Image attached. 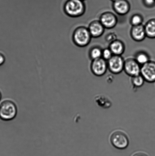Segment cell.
<instances>
[{
  "mask_svg": "<svg viewBox=\"0 0 155 156\" xmlns=\"http://www.w3.org/2000/svg\"><path fill=\"white\" fill-rule=\"evenodd\" d=\"M145 81V79L140 74L132 77L131 79L132 84L134 88L137 89L143 86Z\"/></svg>",
  "mask_w": 155,
  "mask_h": 156,
  "instance_id": "obj_18",
  "label": "cell"
},
{
  "mask_svg": "<svg viewBox=\"0 0 155 156\" xmlns=\"http://www.w3.org/2000/svg\"><path fill=\"white\" fill-rule=\"evenodd\" d=\"M143 3L145 7L152 8L155 6V0H142Z\"/></svg>",
  "mask_w": 155,
  "mask_h": 156,
  "instance_id": "obj_21",
  "label": "cell"
},
{
  "mask_svg": "<svg viewBox=\"0 0 155 156\" xmlns=\"http://www.w3.org/2000/svg\"><path fill=\"white\" fill-rule=\"evenodd\" d=\"M103 50L98 47L91 48L89 51V56L92 60L100 58L102 57Z\"/></svg>",
  "mask_w": 155,
  "mask_h": 156,
  "instance_id": "obj_17",
  "label": "cell"
},
{
  "mask_svg": "<svg viewBox=\"0 0 155 156\" xmlns=\"http://www.w3.org/2000/svg\"><path fill=\"white\" fill-rule=\"evenodd\" d=\"M112 7L115 13L120 16H124L130 12V5L127 0H118L113 2Z\"/></svg>",
  "mask_w": 155,
  "mask_h": 156,
  "instance_id": "obj_10",
  "label": "cell"
},
{
  "mask_svg": "<svg viewBox=\"0 0 155 156\" xmlns=\"http://www.w3.org/2000/svg\"><path fill=\"white\" fill-rule=\"evenodd\" d=\"M141 66L135 58H129L125 60L124 71L131 77L140 74Z\"/></svg>",
  "mask_w": 155,
  "mask_h": 156,
  "instance_id": "obj_8",
  "label": "cell"
},
{
  "mask_svg": "<svg viewBox=\"0 0 155 156\" xmlns=\"http://www.w3.org/2000/svg\"><path fill=\"white\" fill-rule=\"evenodd\" d=\"M91 71L94 75L101 77L106 74L108 69L107 61L103 58L92 60L90 66Z\"/></svg>",
  "mask_w": 155,
  "mask_h": 156,
  "instance_id": "obj_6",
  "label": "cell"
},
{
  "mask_svg": "<svg viewBox=\"0 0 155 156\" xmlns=\"http://www.w3.org/2000/svg\"><path fill=\"white\" fill-rule=\"evenodd\" d=\"M17 113L15 104L10 100H5L0 105V119L4 121H10L15 118Z\"/></svg>",
  "mask_w": 155,
  "mask_h": 156,
  "instance_id": "obj_4",
  "label": "cell"
},
{
  "mask_svg": "<svg viewBox=\"0 0 155 156\" xmlns=\"http://www.w3.org/2000/svg\"><path fill=\"white\" fill-rule=\"evenodd\" d=\"M95 102L97 105L103 108H107L111 106L112 103L108 98L104 95L97 96L95 98Z\"/></svg>",
  "mask_w": 155,
  "mask_h": 156,
  "instance_id": "obj_15",
  "label": "cell"
},
{
  "mask_svg": "<svg viewBox=\"0 0 155 156\" xmlns=\"http://www.w3.org/2000/svg\"><path fill=\"white\" fill-rule=\"evenodd\" d=\"M132 156H149L148 154L146 153L139 151V152L135 153Z\"/></svg>",
  "mask_w": 155,
  "mask_h": 156,
  "instance_id": "obj_22",
  "label": "cell"
},
{
  "mask_svg": "<svg viewBox=\"0 0 155 156\" xmlns=\"http://www.w3.org/2000/svg\"><path fill=\"white\" fill-rule=\"evenodd\" d=\"M143 18L142 15L139 14L133 15L130 20V23L132 26H136L143 24Z\"/></svg>",
  "mask_w": 155,
  "mask_h": 156,
  "instance_id": "obj_19",
  "label": "cell"
},
{
  "mask_svg": "<svg viewBox=\"0 0 155 156\" xmlns=\"http://www.w3.org/2000/svg\"><path fill=\"white\" fill-rule=\"evenodd\" d=\"M110 140L114 147L119 150L125 149L130 144V140L127 134L122 130H117L111 134Z\"/></svg>",
  "mask_w": 155,
  "mask_h": 156,
  "instance_id": "obj_3",
  "label": "cell"
},
{
  "mask_svg": "<svg viewBox=\"0 0 155 156\" xmlns=\"http://www.w3.org/2000/svg\"><path fill=\"white\" fill-rule=\"evenodd\" d=\"M112 2H115L118 1V0H110Z\"/></svg>",
  "mask_w": 155,
  "mask_h": 156,
  "instance_id": "obj_24",
  "label": "cell"
},
{
  "mask_svg": "<svg viewBox=\"0 0 155 156\" xmlns=\"http://www.w3.org/2000/svg\"><path fill=\"white\" fill-rule=\"evenodd\" d=\"M86 6L82 0H68L64 6V11L68 16L79 17L84 14Z\"/></svg>",
  "mask_w": 155,
  "mask_h": 156,
  "instance_id": "obj_1",
  "label": "cell"
},
{
  "mask_svg": "<svg viewBox=\"0 0 155 156\" xmlns=\"http://www.w3.org/2000/svg\"><path fill=\"white\" fill-rule=\"evenodd\" d=\"M99 21L105 28L112 29L116 27L118 20L114 13L110 12H106L101 15Z\"/></svg>",
  "mask_w": 155,
  "mask_h": 156,
  "instance_id": "obj_9",
  "label": "cell"
},
{
  "mask_svg": "<svg viewBox=\"0 0 155 156\" xmlns=\"http://www.w3.org/2000/svg\"><path fill=\"white\" fill-rule=\"evenodd\" d=\"M125 60L121 56L115 55L107 61L108 69L112 74H118L124 71Z\"/></svg>",
  "mask_w": 155,
  "mask_h": 156,
  "instance_id": "obj_5",
  "label": "cell"
},
{
  "mask_svg": "<svg viewBox=\"0 0 155 156\" xmlns=\"http://www.w3.org/2000/svg\"><path fill=\"white\" fill-rule=\"evenodd\" d=\"M1 98H2V94H1V91H0V100H1Z\"/></svg>",
  "mask_w": 155,
  "mask_h": 156,
  "instance_id": "obj_25",
  "label": "cell"
},
{
  "mask_svg": "<svg viewBox=\"0 0 155 156\" xmlns=\"http://www.w3.org/2000/svg\"><path fill=\"white\" fill-rule=\"evenodd\" d=\"M130 35L132 39L136 42L143 41L147 37L145 27L143 24L133 26L130 31Z\"/></svg>",
  "mask_w": 155,
  "mask_h": 156,
  "instance_id": "obj_11",
  "label": "cell"
},
{
  "mask_svg": "<svg viewBox=\"0 0 155 156\" xmlns=\"http://www.w3.org/2000/svg\"><path fill=\"white\" fill-rule=\"evenodd\" d=\"M92 38L100 37L104 33L105 27L99 20L92 21L88 27Z\"/></svg>",
  "mask_w": 155,
  "mask_h": 156,
  "instance_id": "obj_12",
  "label": "cell"
},
{
  "mask_svg": "<svg viewBox=\"0 0 155 156\" xmlns=\"http://www.w3.org/2000/svg\"><path fill=\"white\" fill-rule=\"evenodd\" d=\"M82 1H85V0H82Z\"/></svg>",
  "mask_w": 155,
  "mask_h": 156,
  "instance_id": "obj_26",
  "label": "cell"
},
{
  "mask_svg": "<svg viewBox=\"0 0 155 156\" xmlns=\"http://www.w3.org/2000/svg\"><path fill=\"white\" fill-rule=\"evenodd\" d=\"M147 37L150 39H155V18L149 20L144 25Z\"/></svg>",
  "mask_w": 155,
  "mask_h": 156,
  "instance_id": "obj_14",
  "label": "cell"
},
{
  "mask_svg": "<svg viewBox=\"0 0 155 156\" xmlns=\"http://www.w3.org/2000/svg\"><path fill=\"white\" fill-rule=\"evenodd\" d=\"M5 58L4 55L0 52V66L2 65L5 62Z\"/></svg>",
  "mask_w": 155,
  "mask_h": 156,
  "instance_id": "obj_23",
  "label": "cell"
},
{
  "mask_svg": "<svg viewBox=\"0 0 155 156\" xmlns=\"http://www.w3.org/2000/svg\"><path fill=\"white\" fill-rule=\"evenodd\" d=\"M134 58L141 66L150 60V56L148 53L143 51H139L136 53Z\"/></svg>",
  "mask_w": 155,
  "mask_h": 156,
  "instance_id": "obj_16",
  "label": "cell"
},
{
  "mask_svg": "<svg viewBox=\"0 0 155 156\" xmlns=\"http://www.w3.org/2000/svg\"><path fill=\"white\" fill-rule=\"evenodd\" d=\"M113 55V53L109 48H105L104 50H103L102 58L105 60L107 61L109 60Z\"/></svg>",
  "mask_w": 155,
  "mask_h": 156,
  "instance_id": "obj_20",
  "label": "cell"
},
{
  "mask_svg": "<svg viewBox=\"0 0 155 156\" xmlns=\"http://www.w3.org/2000/svg\"><path fill=\"white\" fill-rule=\"evenodd\" d=\"M140 74L146 82L150 83L155 82V62L150 60L141 66Z\"/></svg>",
  "mask_w": 155,
  "mask_h": 156,
  "instance_id": "obj_7",
  "label": "cell"
},
{
  "mask_svg": "<svg viewBox=\"0 0 155 156\" xmlns=\"http://www.w3.org/2000/svg\"><path fill=\"white\" fill-rule=\"evenodd\" d=\"M92 37L87 27L81 26L77 27L72 34V41L77 46H87L92 40Z\"/></svg>",
  "mask_w": 155,
  "mask_h": 156,
  "instance_id": "obj_2",
  "label": "cell"
},
{
  "mask_svg": "<svg viewBox=\"0 0 155 156\" xmlns=\"http://www.w3.org/2000/svg\"><path fill=\"white\" fill-rule=\"evenodd\" d=\"M109 48L113 55L121 56L125 51V46L122 41L116 39L110 43Z\"/></svg>",
  "mask_w": 155,
  "mask_h": 156,
  "instance_id": "obj_13",
  "label": "cell"
}]
</instances>
